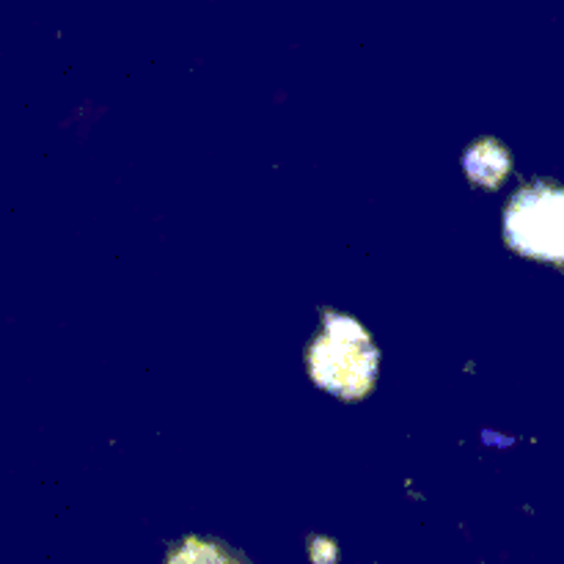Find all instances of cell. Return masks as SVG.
<instances>
[{
  "label": "cell",
  "instance_id": "cell-1",
  "mask_svg": "<svg viewBox=\"0 0 564 564\" xmlns=\"http://www.w3.org/2000/svg\"><path fill=\"white\" fill-rule=\"evenodd\" d=\"M306 369L314 386L345 402H361L378 386L380 350L369 330L350 314L319 308V328L306 345Z\"/></svg>",
  "mask_w": 564,
  "mask_h": 564
},
{
  "label": "cell",
  "instance_id": "cell-2",
  "mask_svg": "<svg viewBox=\"0 0 564 564\" xmlns=\"http://www.w3.org/2000/svg\"><path fill=\"white\" fill-rule=\"evenodd\" d=\"M505 240L532 262L564 268V185L534 180L505 207Z\"/></svg>",
  "mask_w": 564,
  "mask_h": 564
},
{
  "label": "cell",
  "instance_id": "cell-3",
  "mask_svg": "<svg viewBox=\"0 0 564 564\" xmlns=\"http://www.w3.org/2000/svg\"><path fill=\"white\" fill-rule=\"evenodd\" d=\"M463 165H466V174L471 176V182L494 191V187H499L510 176L512 154L496 138H479V141H474L466 149Z\"/></svg>",
  "mask_w": 564,
  "mask_h": 564
},
{
  "label": "cell",
  "instance_id": "cell-4",
  "mask_svg": "<svg viewBox=\"0 0 564 564\" xmlns=\"http://www.w3.org/2000/svg\"><path fill=\"white\" fill-rule=\"evenodd\" d=\"M169 564H248L246 556L231 551L226 543L207 538H187L174 549Z\"/></svg>",
  "mask_w": 564,
  "mask_h": 564
}]
</instances>
